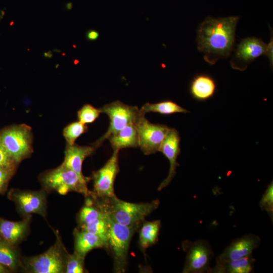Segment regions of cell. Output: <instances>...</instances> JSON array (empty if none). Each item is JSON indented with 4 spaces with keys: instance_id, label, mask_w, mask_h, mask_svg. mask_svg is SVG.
<instances>
[{
    "instance_id": "cell-1",
    "label": "cell",
    "mask_w": 273,
    "mask_h": 273,
    "mask_svg": "<svg viewBox=\"0 0 273 273\" xmlns=\"http://www.w3.org/2000/svg\"><path fill=\"white\" fill-rule=\"evenodd\" d=\"M239 20V17L235 16L217 18L208 16L198 26L197 49L210 65L230 56L234 48Z\"/></svg>"
},
{
    "instance_id": "cell-2",
    "label": "cell",
    "mask_w": 273,
    "mask_h": 273,
    "mask_svg": "<svg viewBox=\"0 0 273 273\" xmlns=\"http://www.w3.org/2000/svg\"><path fill=\"white\" fill-rule=\"evenodd\" d=\"M103 199L110 217L116 222L129 226H139L160 204L159 200L147 203H131L120 200L116 196Z\"/></svg>"
},
{
    "instance_id": "cell-3",
    "label": "cell",
    "mask_w": 273,
    "mask_h": 273,
    "mask_svg": "<svg viewBox=\"0 0 273 273\" xmlns=\"http://www.w3.org/2000/svg\"><path fill=\"white\" fill-rule=\"evenodd\" d=\"M139 227L120 224L110 217L107 249H110L112 254L114 272L125 271L130 241Z\"/></svg>"
},
{
    "instance_id": "cell-4",
    "label": "cell",
    "mask_w": 273,
    "mask_h": 273,
    "mask_svg": "<svg viewBox=\"0 0 273 273\" xmlns=\"http://www.w3.org/2000/svg\"><path fill=\"white\" fill-rule=\"evenodd\" d=\"M101 113L106 114L110 119V125L106 133L93 145L97 148L111 135L130 124H135L142 115L140 109L115 101L99 108Z\"/></svg>"
},
{
    "instance_id": "cell-5",
    "label": "cell",
    "mask_w": 273,
    "mask_h": 273,
    "mask_svg": "<svg viewBox=\"0 0 273 273\" xmlns=\"http://www.w3.org/2000/svg\"><path fill=\"white\" fill-rule=\"evenodd\" d=\"M89 177L81 176L74 171L62 164L57 168L46 174L42 179L47 188L57 191L61 195H65L74 191L89 196L90 192L87 187Z\"/></svg>"
},
{
    "instance_id": "cell-6",
    "label": "cell",
    "mask_w": 273,
    "mask_h": 273,
    "mask_svg": "<svg viewBox=\"0 0 273 273\" xmlns=\"http://www.w3.org/2000/svg\"><path fill=\"white\" fill-rule=\"evenodd\" d=\"M31 128L25 124L13 125L0 132V141L16 163L31 153Z\"/></svg>"
},
{
    "instance_id": "cell-7",
    "label": "cell",
    "mask_w": 273,
    "mask_h": 273,
    "mask_svg": "<svg viewBox=\"0 0 273 273\" xmlns=\"http://www.w3.org/2000/svg\"><path fill=\"white\" fill-rule=\"evenodd\" d=\"M182 247L186 253L183 273L210 272V263L214 253L207 241L185 240L182 243Z\"/></svg>"
},
{
    "instance_id": "cell-8",
    "label": "cell",
    "mask_w": 273,
    "mask_h": 273,
    "mask_svg": "<svg viewBox=\"0 0 273 273\" xmlns=\"http://www.w3.org/2000/svg\"><path fill=\"white\" fill-rule=\"evenodd\" d=\"M139 135V147L146 155L159 151L170 127L162 124L152 123L142 115L135 124Z\"/></svg>"
},
{
    "instance_id": "cell-9",
    "label": "cell",
    "mask_w": 273,
    "mask_h": 273,
    "mask_svg": "<svg viewBox=\"0 0 273 273\" xmlns=\"http://www.w3.org/2000/svg\"><path fill=\"white\" fill-rule=\"evenodd\" d=\"M119 151H113V154L105 165L94 172L95 197L102 199L110 198L115 196L114 182L119 168L118 165Z\"/></svg>"
},
{
    "instance_id": "cell-10",
    "label": "cell",
    "mask_w": 273,
    "mask_h": 273,
    "mask_svg": "<svg viewBox=\"0 0 273 273\" xmlns=\"http://www.w3.org/2000/svg\"><path fill=\"white\" fill-rule=\"evenodd\" d=\"M65 259L59 240L47 251L27 260V267L34 273H60L65 270Z\"/></svg>"
},
{
    "instance_id": "cell-11",
    "label": "cell",
    "mask_w": 273,
    "mask_h": 273,
    "mask_svg": "<svg viewBox=\"0 0 273 273\" xmlns=\"http://www.w3.org/2000/svg\"><path fill=\"white\" fill-rule=\"evenodd\" d=\"M266 46V43L259 38L249 37L242 39L233 50L230 60L231 67L241 71L245 70L256 59L264 55Z\"/></svg>"
},
{
    "instance_id": "cell-12",
    "label": "cell",
    "mask_w": 273,
    "mask_h": 273,
    "mask_svg": "<svg viewBox=\"0 0 273 273\" xmlns=\"http://www.w3.org/2000/svg\"><path fill=\"white\" fill-rule=\"evenodd\" d=\"M180 141L178 131L175 128H170L159 151L167 158L170 167L168 174L159 186L158 191H161L167 187L176 174V167L179 166L177 158L180 153Z\"/></svg>"
},
{
    "instance_id": "cell-13",
    "label": "cell",
    "mask_w": 273,
    "mask_h": 273,
    "mask_svg": "<svg viewBox=\"0 0 273 273\" xmlns=\"http://www.w3.org/2000/svg\"><path fill=\"white\" fill-rule=\"evenodd\" d=\"M260 238L254 234L244 235L234 240L217 257L216 262L234 260L252 254L260 243Z\"/></svg>"
},
{
    "instance_id": "cell-14",
    "label": "cell",
    "mask_w": 273,
    "mask_h": 273,
    "mask_svg": "<svg viewBox=\"0 0 273 273\" xmlns=\"http://www.w3.org/2000/svg\"><path fill=\"white\" fill-rule=\"evenodd\" d=\"M11 198L16 203L19 209L25 214H44L46 198L42 193L19 191L13 193Z\"/></svg>"
},
{
    "instance_id": "cell-15",
    "label": "cell",
    "mask_w": 273,
    "mask_h": 273,
    "mask_svg": "<svg viewBox=\"0 0 273 273\" xmlns=\"http://www.w3.org/2000/svg\"><path fill=\"white\" fill-rule=\"evenodd\" d=\"M96 148L93 145L79 146L74 144L68 145L65 151V158L62 165L84 176L82 172V163L86 157L90 155Z\"/></svg>"
},
{
    "instance_id": "cell-16",
    "label": "cell",
    "mask_w": 273,
    "mask_h": 273,
    "mask_svg": "<svg viewBox=\"0 0 273 273\" xmlns=\"http://www.w3.org/2000/svg\"><path fill=\"white\" fill-rule=\"evenodd\" d=\"M192 97L199 101H204L211 98L215 94L216 84L214 79L206 74L196 75L190 84Z\"/></svg>"
},
{
    "instance_id": "cell-17",
    "label": "cell",
    "mask_w": 273,
    "mask_h": 273,
    "mask_svg": "<svg viewBox=\"0 0 273 273\" xmlns=\"http://www.w3.org/2000/svg\"><path fill=\"white\" fill-rule=\"evenodd\" d=\"M74 238V252L84 257L94 249L108 248L107 242L102 238L82 229L75 231Z\"/></svg>"
},
{
    "instance_id": "cell-18",
    "label": "cell",
    "mask_w": 273,
    "mask_h": 273,
    "mask_svg": "<svg viewBox=\"0 0 273 273\" xmlns=\"http://www.w3.org/2000/svg\"><path fill=\"white\" fill-rule=\"evenodd\" d=\"M29 219L12 221L0 218V239L14 245L24 236L28 226Z\"/></svg>"
},
{
    "instance_id": "cell-19",
    "label": "cell",
    "mask_w": 273,
    "mask_h": 273,
    "mask_svg": "<svg viewBox=\"0 0 273 273\" xmlns=\"http://www.w3.org/2000/svg\"><path fill=\"white\" fill-rule=\"evenodd\" d=\"M255 259L252 254L239 259L216 262L210 272L249 273L253 270Z\"/></svg>"
},
{
    "instance_id": "cell-20",
    "label": "cell",
    "mask_w": 273,
    "mask_h": 273,
    "mask_svg": "<svg viewBox=\"0 0 273 273\" xmlns=\"http://www.w3.org/2000/svg\"><path fill=\"white\" fill-rule=\"evenodd\" d=\"M113 150L139 147V135L135 124H130L108 139Z\"/></svg>"
},
{
    "instance_id": "cell-21",
    "label": "cell",
    "mask_w": 273,
    "mask_h": 273,
    "mask_svg": "<svg viewBox=\"0 0 273 273\" xmlns=\"http://www.w3.org/2000/svg\"><path fill=\"white\" fill-rule=\"evenodd\" d=\"M97 205H93L92 201L87 200L78 214V222L80 226L92 223L109 214L105 202Z\"/></svg>"
},
{
    "instance_id": "cell-22",
    "label": "cell",
    "mask_w": 273,
    "mask_h": 273,
    "mask_svg": "<svg viewBox=\"0 0 273 273\" xmlns=\"http://www.w3.org/2000/svg\"><path fill=\"white\" fill-rule=\"evenodd\" d=\"M161 225L160 220L143 222L140 231L139 241L142 250H145L157 242Z\"/></svg>"
},
{
    "instance_id": "cell-23",
    "label": "cell",
    "mask_w": 273,
    "mask_h": 273,
    "mask_svg": "<svg viewBox=\"0 0 273 273\" xmlns=\"http://www.w3.org/2000/svg\"><path fill=\"white\" fill-rule=\"evenodd\" d=\"M140 112L143 115L150 112L157 113L165 115L177 113H187L190 112L177 103L170 100L153 104L147 103L140 109Z\"/></svg>"
},
{
    "instance_id": "cell-24",
    "label": "cell",
    "mask_w": 273,
    "mask_h": 273,
    "mask_svg": "<svg viewBox=\"0 0 273 273\" xmlns=\"http://www.w3.org/2000/svg\"><path fill=\"white\" fill-rule=\"evenodd\" d=\"M12 245L0 239V263L9 269H15L18 264L16 252Z\"/></svg>"
},
{
    "instance_id": "cell-25",
    "label": "cell",
    "mask_w": 273,
    "mask_h": 273,
    "mask_svg": "<svg viewBox=\"0 0 273 273\" xmlns=\"http://www.w3.org/2000/svg\"><path fill=\"white\" fill-rule=\"evenodd\" d=\"M109 220L110 216L108 214L92 223L80 225V229L99 236L108 243Z\"/></svg>"
},
{
    "instance_id": "cell-26",
    "label": "cell",
    "mask_w": 273,
    "mask_h": 273,
    "mask_svg": "<svg viewBox=\"0 0 273 273\" xmlns=\"http://www.w3.org/2000/svg\"><path fill=\"white\" fill-rule=\"evenodd\" d=\"M87 130V126L78 121L72 122L65 127L63 134L67 144L72 145L78 137Z\"/></svg>"
},
{
    "instance_id": "cell-27",
    "label": "cell",
    "mask_w": 273,
    "mask_h": 273,
    "mask_svg": "<svg viewBox=\"0 0 273 273\" xmlns=\"http://www.w3.org/2000/svg\"><path fill=\"white\" fill-rule=\"evenodd\" d=\"M84 257L76 252L69 254L65 259L64 272L66 273H82L84 272Z\"/></svg>"
},
{
    "instance_id": "cell-28",
    "label": "cell",
    "mask_w": 273,
    "mask_h": 273,
    "mask_svg": "<svg viewBox=\"0 0 273 273\" xmlns=\"http://www.w3.org/2000/svg\"><path fill=\"white\" fill-rule=\"evenodd\" d=\"M101 113L99 109H97L89 104H85L77 112L79 121L86 124L95 121Z\"/></svg>"
},
{
    "instance_id": "cell-29",
    "label": "cell",
    "mask_w": 273,
    "mask_h": 273,
    "mask_svg": "<svg viewBox=\"0 0 273 273\" xmlns=\"http://www.w3.org/2000/svg\"><path fill=\"white\" fill-rule=\"evenodd\" d=\"M262 210L266 211L271 220L273 216V183L271 181L262 195L259 204Z\"/></svg>"
},
{
    "instance_id": "cell-30",
    "label": "cell",
    "mask_w": 273,
    "mask_h": 273,
    "mask_svg": "<svg viewBox=\"0 0 273 273\" xmlns=\"http://www.w3.org/2000/svg\"><path fill=\"white\" fill-rule=\"evenodd\" d=\"M16 164L0 141V168L14 171Z\"/></svg>"
},
{
    "instance_id": "cell-31",
    "label": "cell",
    "mask_w": 273,
    "mask_h": 273,
    "mask_svg": "<svg viewBox=\"0 0 273 273\" xmlns=\"http://www.w3.org/2000/svg\"><path fill=\"white\" fill-rule=\"evenodd\" d=\"M13 172V171L0 168V193L6 189Z\"/></svg>"
},
{
    "instance_id": "cell-32",
    "label": "cell",
    "mask_w": 273,
    "mask_h": 273,
    "mask_svg": "<svg viewBox=\"0 0 273 273\" xmlns=\"http://www.w3.org/2000/svg\"><path fill=\"white\" fill-rule=\"evenodd\" d=\"M271 37L269 42L266 44V50L264 55H265L268 59L270 66L272 67L273 64V55H272V46H273V39H272V31L271 30Z\"/></svg>"
},
{
    "instance_id": "cell-33",
    "label": "cell",
    "mask_w": 273,
    "mask_h": 273,
    "mask_svg": "<svg viewBox=\"0 0 273 273\" xmlns=\"http://www.w3.org/2000/svg\"><path fill=\"white\" fill-rule=\"evenodd\" d=\"M86 36L88 40L94 41L98 39L99 36V33L95 30L90 29L86 32Z\"/></svg>"
},
{
    "instance_id": "cell-34",
    "label": "cell",
    "mask_w": 273,
    "mask_h": 273,
    "mask_svg": "<svg viewBox=\"0 0 273 273\" xmlns=\"http://www.w3.org/2000/svg\"><path fill=\"white\" fill-rule=\"evenodd\" d=\"M9 270L0 263V273H5L8 272Z\"/></svg>"
},
{
    "instance_id": "cell-35",
    "label": "cell",
    "mask_w": 273,
    "mask_h": 273,
    "mask_svg": "<svg viewBox=\"0 0 273 273\" xmlns=\"http://www.w3.org/2000/svg\"><path fill=\"white\" fill-rule=\"evenodd\" d=\"M47 58H51L53 56L52 52L51 51H49L48 52H47Z\"/></svg>"
},
{
    "instance_id": "cell-36",
    "label": "cell",
    "mask_w": 273,
    "mask_h": 273,
    "mask_svg": "<svg viewBox=\"0 0 273 273\" xmlns=\"http://www.w3.org/2000/svg\"><path fill=\"white\" fill-rule=\"evenodd\" d=\"M54 51L55 52H57V53H60V52H61V51H60V50H58V49H54Z\"/></svg>"
},
{
    "instance_id": "cell-37",
    "label": "cell",
    "mask_w": 273,
    "mask_h": 273,
    "mask_svg": "<svg viewBox=\"0 0 273 273\" xmlns=\"http://www.w3.org/2000/svg\"><path fill=\"white\" fill-rule=\"evenodd\" d=\"M3 15H4V14H3V15H2H2H0V20L2 19V17H3Z\"/></svg>"
},
{
    "instance_id": "cell-38",
    "label": "cell",
    "mask_w": 273,
    "mask_h": 273,
    "mask_svg": "<svg viewBox=\"0 0 273 273\" xmlns=\"http://www.w3.org/2000/svg\"><path fill=\"white\" fill-rule=\"evenodd\" d=\"M77 63H78V61H77L76 60H75L74 61V64H77Z\"/></svg>"
},
{
    "instance_id": "cell-39",
    "label": "cell",
    "mask_w": 273,
    "mask_h": 273,
    "mask_svg": "<svg viewBox=\"0 0 273 273\" xmlns=\"http://www.w3.org/2000/svg\"><path fill=\"white\" fill-rule=\"evenodd\" d=\"M64 55H65V54H64V53L62 54V55H63V56H64Z\"/></svg>"
}]
</instances>
